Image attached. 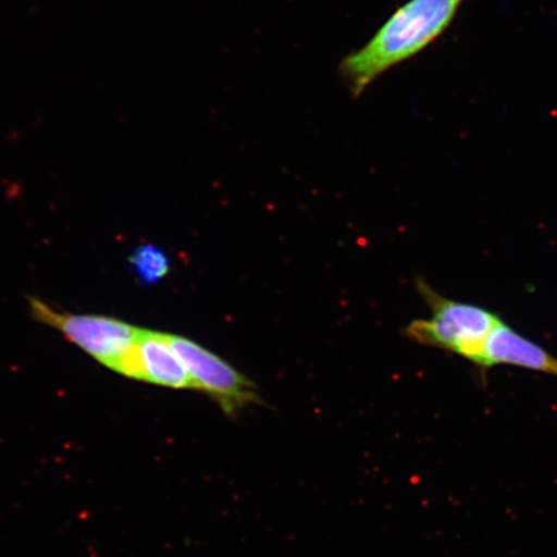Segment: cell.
Returning a JSON list of instances; mask_svg holds the SVG:
<instances>
[{
	"label": "cell",
	"mask_w": 557,
	"mask_h": 557,
	"mask_svg": "<svg viewBox=\"0 0 557 557\" xmlns=\"http://www.w3.org/2000/svg\"><path fill=\"white\" fill-rule=\"evenodd\" d=\"M465 0H409L360 50L343 60L339 74L358 97L388 69L414 58L448 29Z\"/></svg>",
	"instance_id": "obj_1"
},
{
	"label": "cell",
	"mask_w": 557,
	"mask_h": 557,
	"mask_svg": "<svg viewBox=\"0 0 557 557\" xmlns=\"http://www.w3.org/2000/svg\"><path fill=\"white\" fill-rule=\"evenodd\" d=\"M496 366L520 367L557 377V358L546 348L522 337L504 320H500L487 336L478 368L486 372Z\"/></svg>",
	"instance_id": "obj_5"
},
{
	"label": "cell",
	"mask_w": 557,
	"mask_h": 557,
	"mask_svg": "<svg viewBox=\"0 0 557 557\" xmlns=\"http://www.w3.org/2000/svg\"><path fill=\"white\" fill-rule=\"evenodd\" d=\"M29 304L35 320L64 333L73 344L108 368L137 343L141 332L114 318L58 312L38 298H30Z\"/></svg>",
	"instance_id": "obj_3"
},
{
	"label": "cell",
	"mask_w": 557,
	"mask_h": 557,
	"mask_svg": "<svg viewBox=\"0 0 557 557\" xmlns=\"http://www.w3.org/2000/svg\"><path fill=\"white\" fill-rule=\"evenodd\" d=\"M166 339L183 360L194 388L211 395L227 414L260 401L255 383L226 360L189 338L166 334Z\"/></svg>",
	"instance_id": "obj_4"
},
{
	"label": "cell",
	"mask_w": 557,
	"mask_h": 557,
	"mask_svg": "<svg viewBox=\"0 0 557 557\" xmlns=\"http://www.w3.org/2000/svg\"><path fill=\"white\" fill-rule=\"evenodd\" d=\"M114 372L127 375L129 379L145 381V367L141 350H139L138 341L128 350H125L110 366Z\"/></svg>",
	"instance_id": "obj_8"
},
{
	"label": "cell",
	"mask_w": 557,
	"mask_h": 557,
	"mask_svg": "<svg viewBox=\"0 0 557 557\" xmlns=\"http://www.w3.org/2000/svg\"><path fill=\"white\" fill-rule=\"evenodd\" d=\"M129 263L137 281L146 287L163 281L171 271L169 257L152 244L135 249L129 257Z\"/></svg>",
	"instance_id": "obj_7"
},
{
	"label": "cell",
	"mask_w": 557,
	"mask_h": 557,
	"mask_svg": "<svg viewBox=\"0 0 557 557\" xmlns=\"http://www.w3.org/2000/svg\"><path fill=\"white\" fill-rule=\"evenodd\" d=\"M417 289L433 311V318L413 320L404 331L406 336L417 344L458 355L478 367L487 336L503 319L478 305L438 295L421 277L417 278Z\"/></svg>",
	"instance_id": "obj_2"
},
{
	"label": "cell",
	"mask_w": 557,
	"mask_h": 557,
	"mask_svg": "<svg viewBox=\"0 0 557 557\" xmlns=\"http://www.w3.org/2000/svg\"><path fill=\"white\" fill-rule=\"evenodd\" d=\"M138 345L144 360L145 382L171 388H194L183 360L174 352L165 333L141 330Z\"/></svg>",
	"instance_id": "obj_6"
}]
</instances>
